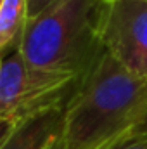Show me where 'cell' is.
<instances>
[{"label": "cell", "mask_w": 147, "mask_h": 149, "mask_svg": "<svg viewBox=\"0 0 147 149\" xmlns=\"http://www.w3.org/2000/svg\"><path fill=\"white\" fill-rule=\"evenodd\" d=\"M147 114V80L102 54L64 106L66 149H112Z\"/></svg>", "instance_id": "cell-1"}, {"label": "cell", "mask_w": 147, "mask_h": 149, "mask_svg": "<svg viewBox=\"0 0 147 149\" xmlns=\"http://www.w3.org/2000/svg\"><path fill=\"white\" fill-rule=\"evenodd\" d=\"M107 0H54L26 24L21 54L38 70L81 78L104 54Z\"/></svg>", "instance_id": "cell-2"}, {"label": "cell", "mask_w": 147, "mask_h": 149, "mask_svg": "<svg viewBox=\"0 0 147 149\" xmlns=\"http://www.w3.org/2000/svg\"><path fill=\"white\" fill-rule=\"evenodd\" d=\"M80 78L31 66L14 50L0 59V118L21 123L38 113L66 106Z\"/></svg>", "instance_id": "cell-3"}, {"label": "cell", "mask_w": 147, "mask_h": 149, "mask_svg": "<svg viewBox=\"0 0 147 149\" xmlns=\"http://www.w3.org/2000/svg\"><path fill=\"white\" fill-rule=\"evenodd\" d=\"M101 37L106 54L147 80V0L107 2Z\"/></svg>", "instance_id": "cell-4"}, {"label": "cell", "mask_w": 147, "mask_h": 149, "mask_svg": "<svg viewBox=\"0 0 147 149\" xmlns=\"http://www.w3.org/2000/svg\"><path fill=\"white\" fill-rule=\"evenodd\" d=\"M64 106L50 108L17 123L0 149H47L62 134Z\"/></svg>", "instance_id": "cell-5"}, {"label": "cell", "mask_w": 147, "mask_h": 149, "mask_svg": "<svg viewBox=\"0 0 147 149\" xmlns=\"http://www.w3.org/2000/svg\"><path fill=\"white\" fill-rule=\"evenodd\" d=\"M30 21L28 0H2L0 3V59L21 47Z\"/></svg>", "instance_id": "cell-6"}, {"label": "cell", "mask_w": 147, "mask_h": 149, "mask_svg": "<svg viewBox=\"0 0 147 149\" xmlns=\"http://www.w3.org/2000/svg\"><path fill=\"white\" fill-rule=\"evenodd\" d=\"M54 0H28V14H30V19L35 17L37 14H40L45 7H49Z\"/></svg>", "instance_id": "cell-7"}, {"label": "cell", "mask_w": 147, "mask_h": 149, "mask_svg": "<svg viewBox=\"0 0 147 149\" xmlns=\"http://www.w3.org/2000/svg\"><path fill=\"white\" fill-rule=\"evenodd\" d=\"M135 139H147V114L146 118L142 120V123L139 125V127H135L128 135H126V139L123 141V142H126V141H135ZM121 142V144H123Z\"/></svg>", "instance_id": "cell-8"}, {"label": "cell", "mask_w": 147, "mask_h": 149, "mask_svg": "<svg viewBox=\"0 0 147 149\" xmlns=\"http://www.w3.org/2000/svg\"><path fill=\"white\" fill-rule=\"evenodd\" d=\"M14 127H16V123H12V121H9V120H2V118H0V148H2V144L7 141V137L12 134Z\"/></svg>", "instance_id": "cell-9"}, {"label": "cell", "mask_w": 147, "mask_h": 149, "mask_svg": "<svg viewBox=\"0 0 147 149\" xmlns=\"http://www.w3.org/2000/svg\"><path fill=\"white\" fill-rule=\"evenodd\" d=\"M112 149H147V139H135V141H126L123 144H118Z\"/></svg>", "instance_id": "cell-10"}, {"label": "cell", "mask_w": 147, "mask_h": 149, "mask_svg": "<svg viewBox=\"0 0 147 149\" xmlns=\"http://www.w3.org/2000/svg\"><path fill=\"white\" fill-rule=\"evenodd\" d=\"M47 149H66V146H64V141H62V137L59 135V137H57V139H55V141H54V142H52V144H50V146H49Z\"/></svg>", "instance_id": "cell-11"}, {"label": "cell", "mask_w": 147, "mask_h": 149, "mask_svg": "<svg viewBox=\"0 0 147 149\" xmlns=\"http://www.w3.org/2000/svg\"><path fill=\"white\" fill-rule=\"evenodd\" d=\"M107 2H112V0H107Z\"/></svg>", "instance_id": "cell-12"}, {"label": "cell", "mask_w": 147, "mask_h": 149, "mask_svg": "<svg viewBox=\"0 0 147 149\" xmlns=\"http://www.w3.org/2000/svg\"><path fill=\"white\" fill-rule=\"evenodd\" d=\"M0 3H2V0H0Z\"/></svg>", "instance_id": "cell-13"}]
</instances>
